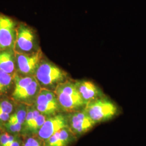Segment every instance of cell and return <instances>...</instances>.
Masks as SVG:
<instances>
[{"label":"cell","mask_w":146,"mask_h":146,"mask_svg":"<svg viewBox=\"0 0 146 146\" xmlns=\"http://www.w3.org/2000/svg\"><path fill=\"white\" fill-rule=\"evenodd\" d=\"M67 127V115L56 114L47 118L37 134L41 139L45 141L58 131Z\"/></svg>","instance_id":"cell-9"},{"label":"cell","mask_w":146,"mask_h":146,"mask_svg":"<svg viewBox=\"0 0 146 146\" xmlns=\"http://www.w3.org/2000/svg\"><path fill=\"white\" fill-rule=\"evenodd\" d=\"M74 83L85 104L104 97L101 90L91 81L86 80L74 81Z\"/></svg>","instance_id":"cell-10"},{"label":"cell","mask_w":146,"mask_h":146,"mask_svg":"<svg viewBox=\"0 0 146 146\" xmlns=\"http://www.w3.org/2000/svg\"><path fill=\"white\" fill-rule=\"evenodd\" d=\"M14 78L15 82V88L13 94V96H14L21 90L27 88L36 78L35 76H33L21 77L17 75H15Z\"/></svg>","instance_id":"cell-14"},{"label":"cell","mask_w":146,"mask_h":146,"mask_svg":"<svg viewBox=\"0 0 146 146\" xmlns=\"http://www.w3.org/2000/svg\"><path fill=\"white\" fill-rule=\"evenodd\" d=\"M58 101L62 110L68 113L84 109L86 104L74 83L69 80L59 84L55 89Z\"/></svg>","instance_id":"cell-1"},{"label":"cell","mask_w":146,"mask_h":146,"mask_svg":"<svg viewBox=\"0 0 146 146\" xmlns=\"http://www.w3.org/2000/svg\"><path fill=\"white\" fill-rule=\"evenodd\" d=\"M36 36L34 31L26 24L21 23L17 27L15 52L29 53L35 46Z\"/></svg>","instance_id":"cell-7"},{"label":"cell","mask_w":146,"mask_h":146,"mask_svg":"<svg viewBox=\"0 0 146 146\" xmlns=\"http://www.w3.org/2000/svg\"><path fill=\"white\" fill-rule=\"evenodd\" d=\"M67 117L68 127L78 137L90 131L96 124L84 109L69 113Z\"/></svg>","instance_id":"cell-6"},{"label":"cell","mask_w":146,"mask_h":146,"mask_svg":"<svg viewBox=\"0 0 146 146\" xmlns=\"http://www.w3.org/2000/svg\"><path fill=\"white\" fill-rule=\"evenodd\" d=\"M27 116L26 110L23 106L19 108L15 113L11 116L9 119V121L16 122L22 125L26 120Z\"/></svg>","instance_id":"cell-16"},{"label":"cell","mask_w":146,"mask_h":146,"mask_svg":"<svg viewBox=\"0 0 146 146\" xmlns=\"http://www.w3.org/2000/svg\"><path fill=\"white\" fill-rule=\"evenodd\" d=\"M15 54L18 69L21 73L25 74L35 73L43 58L41 49L31 53L15 52Z\"/></svg>","instance_id":"cell-8"},{"label":"cell","mask_w":146,"mask_h":146,"mask_svg":"<svg viewBox=\"0 0 146 146\" xmlns=\"http://www.w3.org/2000/svg\"><path fill=\"white\" fill-rule=\"evenodd\" d=\"M10 146H20V142L15 139V140L11 143Z\"/></svg>","instance_id":"cell-24"},{"label":"cell","mask_w":146,"mask_h":146,"mask_svg":"<svg viewBox=\"0 0 146 146\" xmlns=\"http://www.w3.org/2000/svg\"><path fill=\"white\" fill-rule=\"evenodd\" d=\"M17 27L11 17L0 14V50H14Z\"/></svg>","instance_id":"cell-4"},{"label":"cell","mask_w":146,"mask_h":146,"mask_svg":"<svg viewBox=\"0 0 146 146\" xmlns=\"http://www.w3.org/2000/svg\"><path fill=\"white\" fill-rule=\"evenodd\" d=\"M36 106L37 110L46 116L56 115L61 109L55 92L45 88H41L37 96Z\"/></svg>","instance_id":"cell-5"},{"label":"cell","mask_w":146,"mask_h":146,"mask_svg":"<svg viewBox=\"0 0 146 146\" xmlns=\"http://www.w3.org/2000/svg\"><path fill=\"white\" fill-rule=\"evenodd\" d=\"M35 78L43 86L55 87L68 80V74L50 61L43 60L40 63L35 72Z\"/></svg>","instance_id":"cell-2"},{"label":"cell","mask_w":146,"mask_h":146,"mask_svg":"<svg viewBox=\"0 0 146 146\" xmlns=\"http://www.w3.org/2000/svg\"><path fill=\"white\" fill-rule=\"evenodd\" d=\"M46 116L43 115L41 113L38 116L36 119L31 125V128L29 129V131L33 132H37L38 133V131L40 129V128L42 127V125L45 122L46 120L47 119Z\"/></svg>","instance_id":"cell-17"},{"label":"cell","mask_w":146,"mask_h":146,"mask_svg":"<svg viewBox=\"0 0 146 146\" xmlns=\"http://www.w3.org/2000/svg\"><path fill=\"white\" fill-rule=\"evenodd\" d=\"M84 111L97 123L111 119L117 112V107L113 102L104 97L94 100L86 105Z\"/></svg>","instance_id":"cell-3"},{"label":"cell","mask_w":146,"mask_h":146,"mask_svg":"<svg viewBox=\"0 0 146 146\" xmlns=\"http://www.w3.org/2000/svg\"><path fill=\"white\" fill-rule=\"evenodd\" d=\"M41 88L40 87V84L35 78L31 84L27 88L21 90L18 94H16L13 98L17 100H28L37 96Z\"/></svg>","instance_id":"cell-13"},{"label":"cell","mask_w":146,"mask_h":146,"mask_svg":"<svg viewBox=\"0 0 146 146\" xmlns=\"http://www.w3.org/2000/svg\"><path fill=\"white\" fill-rule=\"evenodd\" d=\"M9 137H10V135L7 133H5L1 135L0 136V143H1V146H7V144L9 139Z\"/></svg>","instance_id":"cell-22"},{"label":"cell","mask_w":146,"mask_h":146,"mask_svg":"<svg viewBox=\"0 0 146 146\" xmlns=\"http://www.w3.org/2000/svg\"><path fill=\"white\" fill-rule=\"evenodd\" d=\"M77 137L67 127L45 140L44 146H68L75 141Z\"/></svg>","instance_id":"cell-11"},{"label":"cell","mask_w":146,"mask_h":146,"mask_svg":"<svg viewBox=\"0 0 146 146\" xmlns=\"http://www.w3.org/2000/svg\"><path fill=\"white\" fill-rule=\"evenodd\" d=\"M13 76L0 69V95L6 93L11 88Z\"/></svg>","instance_id":"cell-15"},{"label":"cell","mask_w":146,"mask_h":146,"mask_svg":"<svg viewBox=\"0 0 146 146\" xmlns=\"http://www.w3.org/2000/svg\"><path fill=\"white\" fill-rule=\"evenodd\" d=\"M15 51L11 49L0 50V69L11 74L15 69Z\"/></svg>","instance_id":"cell-12"},{"label":"cell","mask_w":146,"mask_h":146,"mask_svg":"<svg viewBox=\"0 0 146 146\" xmlns=\"http://www.w3.org/2000/svg\"><path fill=\"white\" fill-rule=\"evenodd\" d=\"M10 117L11 116L9 114L0 112V121H5L9 120Z\"/></svg>","instance_id":"cell-23"},{"label":"cell","mask_w":146,"mask_h":146,"mask_svg":"<svg viewBox=\"0 0 146 146\" xmlns=\"http://www.w3.org/2000/svg\"><path fill=\"white\" fill-rule=\"evenodd\" d=\"M6 127L7 128L8 130L11 131V132L15 133L19 132L21 131L22 128V125L16 122H11L9 121L5 125Z\"/></svg>","instance_id":"cell-19"},{"label":"cell","mask_w":146,"mask_h":146,"mask_svg":"<svg viewBox=\"0 0 146 146\" xmlns=\"http://www.w3.org/2000/svg\"><path fill=\"white\" fill-rule=\"evenodd\" d=\"M13 110V106L8 101L0 102V112L10 114Z\"/></svg>","instance_id":"cell-18"},{"label":"cell","mask_w":146,"mask_h":146,"mask_svg":"<svg viewBox=\"0 0 146 146\" xmlns=\"http://www.w3.org/2000/svg\"><path fill=\"white\" fill-rule=\"evenodd\" d=\"M33 109L28 108L27 111V116L26 120L25 121V125L27 128L29 130L31 124L33 123Z\"/></svg>","instance_id":"cell-20"},{"label":"cell","mask_w":146,"mask_h":146,"mask_svg":"<svg viewBox=\"0 0 146 146\" xmlns=\"http://www.w3.org/2000/svg\"><path fill=\"white\" fill-rule=\"evenodd\" d=\"M24 146H42L40 142L36 139L34 137H30L29 138L25 143L24 144Z\"/></svg>","instance_id":"cell-21"}]
</instances>
